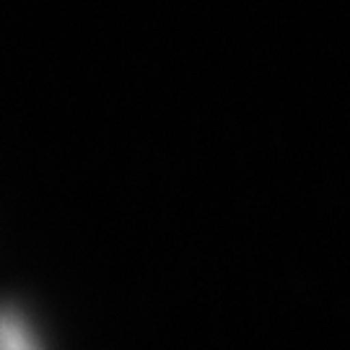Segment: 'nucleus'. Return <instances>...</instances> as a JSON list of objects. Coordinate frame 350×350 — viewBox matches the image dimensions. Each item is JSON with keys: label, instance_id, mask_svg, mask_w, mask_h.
Listing matches in <instances>:
<instances>
[{"label": "nucleus", "instance_id": "f257e3e1", "mask_svg": "<svg viewBox=\"0 0 350 350\" xmlns=\"http://www.w3.org/2000/svg\"><path fill=\"white\" fill-rule=\"evenodd\" d=\"M0 350H50L31 314L16 304H0Z\"/></svg>", "mask_w": 350, "mask_h": 350}]
</instances>
